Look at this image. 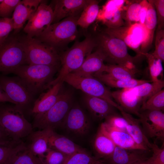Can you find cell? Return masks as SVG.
<instances>
[{
  "label": "cell",
  "instance_id": "obj_20",
  "mask_svg": "<svg viewBox=\"0 0 164 164\" xmlns=\"http://www.w3.org/2000/svg\"><path fill=\"white\" fill-rule=\"evenodd\" d=\"M106 56L99 48L86 58L81 66L72 73L81 76H93V74L104 72Z\"/></svg>",
  "mask_w": 164,
  "mask_h": 164
},
{
  "label": "cell",
  "instance_id": "obj_31",
  "mask_svg": "<svg viewBox=\"0 0 164 164\" xmlns=\"http://www.w3.org/2000/svg\"><path fill=\"white\" fill-rule=\"evenodd\" d=\"M94 76L103 83L111 87L123 89H129L135 87L149 81L134 79L125 81L114 78L106 73H97Z\"/></svg>",
  "mask_w": 164,
  "mask_h": 164
},
{
  "label": "cell",
  "instance_id": "obj_5",
  "mask_svg": "<svg viewBox=\"0 0 164 164\" xmlns=\"http://www.w3.org/2000/svg\"><path fill=\"white\" fill-rule=\"evenodd\" d=\"M97 46L106 56V60L112 64L135 67L134 63L141 57L137 55L132 56L129 54L127 46L121 39L103 32L96 39Z\"/></svg>",
  "mask_w": 164,
  "mask_h": 164
},
{
  "label": "cell",
  "instance_id": "obj_47",
  "mask_svg": "<svg viewBox=\"0 0 164 164\" xmlns=\"http://www.w3.org/2000/svg\"><path fill=\"white\" fill-rule=\"evenodd\" d=\"M6 102H9L13 104L12 101L9 97L0 87V103Z\"/></svg>",
  "mask_w": 164,
  "mask_h": 164
},
{
  "label": "cell",
  "instance_id": "obj_35",
  "mask_svg": "<svg viewBox=\"0 0 164 164\" xmlns=\"http://www.w3.org/2000/svg\"><path fill=\"white\" fill-rule=\"evenodd\" d=\"M25 145L21 140L0 142V164H5L13 154Z\"/></svg>",
  "mask_w": 164,
  "mask_h": 164
},
{
  "label": "cell",
  "instance_id": "obj_9",
  "mask_svg": "<svg viewBox=\"0 0 164 164\" xmlns=\"http://www.w3.org/2000/svg\"><path fill=\"white\" fill-rule=\"evenodd\" d=\"M26 64L21 43L17 37L9 35L0 43V74L12 73L19 66Z\"/></svg>",
  "mask_w": 164,
  "mask_h": 164
},
{
  "label": "cell",
  "instance_id": "obj_27",
  "mask_svg": "<svg viewBox=\"0 0 164 164\" xmlns=\"http://www.w3.org/2000/svg\"><path fill=\"white\" fill-rule=\"evenodd\" d=\"M93 146L99 158L107 159L113 152L116 145L99 127L94 137Z\"/></svg>",
  "mask_w": 164,
  "mask_h": 164
},
{
  "label": "cell",
  "instance_id": "obj_40",
  "mask_svg": "<svg viewBox=\"0 0 164 164\" xmlns=\"http://www.w3.org/2000/svg\"><path fill=\"white\" fill-rule=\"evenodd\" d=\"M152 54L155 58L164 61V29H157L155 50Z\"/></svg>",
  "mask_w": 164,
  "mask_h": 164
},
{
  "label": "cell",
  "instance_id": "obj_24",
  "mask_svg": "<svg viewBox=\"0 0 164 164\" xmlns=\"http://www.w3.org/2000/svg\"><path fill=\"white\" fill-rule=\"evenodd\" d=\"M52 129L46 128L36 132L33 131L27 136L29 142L26 145L27 146L34 154L41 159L49 149L48 139Z\"/></svg>",
  "mask_w": 164,
  "mask_h": 164
},
{
  "label": "cell",
  "instance_id": "obj_12",
  "mask_svg": "<svg viewBox=\"0 0 164 164\" xmlns=\"http://www.w3.org/2000/svg\"><path fill=\"white\" fill-rule=\"evenodd\" d=\"M53 18V10L43 1L28 20L23 30L29 37H38L52 24Z\"/></svg>",
  "mask_w": 164,
  "mask_h": 164
},
{
  "label": "cell",
  "instance_id": "obj_21",
  "mask_svg": "<svg viewBox=\"0 0 164 164\" xmlns=\"http://www.w3.org/2000/svg\"><path fill=\"white\" fill-rule=\"evenodd\" d=\"M43 0H23L16 6L12 17L14 30L16 33L21 29L25 22L30 19Z\"/></svg>",
  "mask_w": 164,
  "mask_h": 164
},
{
  "label": "cell",
  "instance_id": "obj_34",
  "mask_svg": "<svg viewBox=\"0 0 164 164\" xmlns=\"http://www.w3.org/2000/svg\"><path fill=\"white\" fill-rule=\"evenodd\" d=\"M144 56L147 59L149 73L152 82H156L162 80L163 69L162 62L155 57L152 53H145Z\"/></svg>",
  "mask_w": 164,
  "mask_h": 164
},
{
  "label": "cell",
  "instance_id": "obj_3",
  "mask_svg": "<svg viewBox=\"0 0 164 164\" xmlns=\"http://www.w3.org/2000/svg\"><path fill=\"white\" fill-rule=\"evenodd\" d=\"M0 125L14 140H21L33 131L32 126L14 104L0 103Z\"/></svg>",
  "mask_w": 164,
  "mask_h": 164
},
{
  "label": "cell",
  "instance_id": "obj_6",
  "mask_svg": "<svg viewBox=\"0 0 164 164\" xmlns=\"http://www.w3.org/2000/svg\"><path fill=\"white\" fill-rule=\"evenodd\" d=\"M79 17H68L52 24L39 36L36 38L56 50L64 46L76 38Z\"/></svg>",
  "mask_w": 164,
  "mask_h": 164
},
{
  "label": "cell",
  "instance_id": "obj_36",
  "mask_svg": "<svg viewBox=\"0 0 164 164\" xmlns=\"http://www.w3.org/2000/svg\"><path fill=\"white\" fill-rule=\"evenodd\" d=\"M64 164H108L89 154L86 150L68 156Z\"/></svg>",
  "mask_w": 164,
  "mask_h": 164
},
{
  "label": "cell",
  "instance_id": "obj_38",
  "mask_svg": "<svg viewBox=\"0 0 164 164\" xmlns=\"http://www.w3.org/2000/svg\"><path fill=\"white\" fill-rule=\"evenodd\" d=\"M127 8L125 19L128 25L139 23L142 7V0L132 1Z\"/></svg>",
  "mask_w": 164,
  "mask_h": 164
},
{
  "label": "cell",
  "instance_id": "obj_30",
  "mask_svg": "<svg viewBox=\"0 0 164 164\" xmlns=\"http://www.w3.org/2000/svg\"><path fill=\"white\" fill-rule=\"evenodd\" d=\"M99 3L97 0H90L78 19L77 25L87 29L97 19L100 10Z\"/></svg>",
  "mask_w": 164,
  "mask_h": 164
},
{
  "label": "cell",
  "instance_id": "obj_19",
  "mask_svg": "<svg viewBox=\"0 0 164 164\" xmlns=\"http://www.w3.org/2000/svg\"><path fill=\"white\" fill-rule=\"evenodd\" d=\"M149 150L128 149L116 146L108 164H134L147 159Z\"/></svg>",
  "mask_w": 164,
  "mask_h": 164
},
{
  "label": "cell",
  "instance_id": "obj_7",
  "mask_svg": "<svg viewBox=\"0 0 164 164\" xmlns=\"http://www.w3.org/2000/svg\"><path fill=\"white\" fill-rule=\"evenodd\" d=\"M0 87L14 104L24 114L30 112L34 102V96L18 76H0Z\"/></svg>",
  "mask_w": 164,
  "mask_h": 164
},
{
  "label": "cell",
  "instance_id": "obj_13",
  "mask_svg": "<svg viewBox=\"0 0 164 164\" xmlns=\"http://www.w3.org/2000/svg\"><path fill=\"white\" fill-rule=\"evenodd\" d=\"M139 119L146 135L150 138L164 139V114L156 110H146L140 113Z\"/></svg>",
  "mask_w": 164,
  "mask_h": 164
},
{
  "label": "cell",
  "instance_id": "obj_29",
  "mask_svg": "<svg viewBox=\"0 0 164 164\" xmlns=\"http://www.w3.org/2000/svg\"><path fill=\"white\" fill-rule=\"evenodd\" d=\"M5 164H45L42 159L34 154L26 145L9 158Z\"/></svg>",
  "mask_w": 164,
  "mask_h": 164
},
{
  "label": "cell",
  "instance_id": "obj_28",
  "mask_svg": "<svg viewBox=\"0 0 164 164\" xmlns=\"http://www.w3.org/2000/svg\"><path fill=\"white\" fill-rule=\"evenodd\" d=\"M149 5L143 26L146 31L147 39L144 46L141 51L142 55L147 53L152 42L156 27L157 19L155 10L151 0H148Z\"/></svg>",
  "mask_w": 164,
  "mask_h": 164
},
{
  "label": "cell",
  "instance_id": "obj_37",
  "mask_svg": "<svg viewBox=\"0 0 164 164\" xmlns=\"http://www.w3.org/2000/svg\"><path fill=\"white\" fill-rule=\"evenodd\" d=\"M164 109V90L162 89L150 97L142 104L140 109L142 111L156 110L163 111Z\"/></svg>",
  "mask_w": 164,
  "mask_h": 164
},
{
  "label": "cell",
  "instance_id": "obj_16",
  "mask_svg": "<svg viewBox=\"0 0 164 164\" xmlns=\"http://www.w3.org/2000/svg\"><path fill=\"white\" fill-rule=\"evenodd\" d=\"M63 125L69 131L81 135L86 134L90 127L89 121L86 114L77 106H72Z\"/></svg>",
  "mask_w": 164,
  "mask_h": 164
},
{
  "label": "cell",
  "instance_id": "obj_10",
  "mask_svg": "<svg viewBox=\"0 0 164 164\" xmlns=\"http://www.w3.org/2000/svg\"><path fill=\"white\" fill-rule=\"evenodd\" d=\"M63 81L81 91L86 94L106 100L116 108L118 109L119 106L114 100L111 96V92L102 82L93 76H81L71 73L65 77Z\"/></svg>",
  "mask_w": 164,
  "mask_h": 164
},
{
  "label": "cell",
  "instance_id": "obj_44",
  "mask_svg": "<svg viewBox=\"0 0 164 164\" xmlns=\"http://www.w3.org/2000/svg\"><path fill=\"white\" fill-rule=\"evenodd\" d=\"M151 156L147 159L149 164H164V148H159L155 143H151Z\"/></svg>",
  "mask_w": 164,
  "mask_h": 164
},
{
  "label": "cell",
  "instance_id": "obj_8",
  "mask_svg": "<svg viewBox=\"0 0 164 164\" xmlns=\"http://www.w3.org/2000/svg\"><path fill=\"white\" fill-rule=\"evenodd\" d=\"M72 106V94L68 92H60L57 101L52 107L42 115L34 117L33 128L53 129L62 125Z\"/></svg>",
  "mask_w": 164,
  "mask_h": 164
},
{
  "label": "cell",
  "instance_id": "obj_25",
  "mask_svg": "<svg viewBox=\"0 0 164 164\" xmlns=\"http://www.w3.org/2000/svg\"><path fill=\"white\" fill-rule=\"evenodd\" d=\"M49 148L59 151L68 156L85 150L68 138L52 129L48 139Z\"/></svg>",
  "mask_w": 164,
  "mask_h": 164
},
{
  "label": "cell",
  "instance_id": "obj_43",
  "mask_svg": "<svg viewBox=\"0 0 164 164\" xmlns=\"http://www.w3.org/2000/svg\"><path fill=\"white\" fill-rule=\"evenodd\" d=\"M14 29L12 18H0V43L3 41Z\"/></svg>",
  "mask_w": 164,
  "mask_h": 164
},
{
  "label": "cell",
  "instance_id": "obj_26",
  "mask_svg": "<svg viewBox=\"0 0 164 164\" xmlns=\"http://www.w3.org/2000/svg\"><path fill=\"white\" fill-rule=\"evenodd\" d=\"M84 99L87 108L97 119H105L108 116L116 113L115 108L103 99L85 94Z\"/></svg>",
  "mask_w": 164,
  "mask_h": 164
},
{
  "label": "cell",
  "instance_id": "obj_33",
  "mask_svg": "<svg viewBox=\"0 0 164 164\" xmlns=\"http://www.w3.org/2000/svg\"><path fill=\"white\" fill-rule=\"evenodd\" d=\"M149 82H146L128 89L140 97L143 103L150 97L162 89L164 86L163 80L151 83Z\"/></svg>",
  "mask_w": 164,
  "mask_h": 164
},
{
  "label": "cell",
  "instance_id": "obj_39",
  "mask_svg": "<svg viewBox=\"0 0 164 164\" xmlns=\"http://www.w3.org/2000/svg\"><path fill=\"white\" fill-rule=\"evenodd\" d=\"M69 156L49 148L42 159L45 164H64Z\"/></svg>",
  "mask_w": 164,
  "mask_h": 164
},
{
  "label": "cell",
  "instance_id": "obj_49",
  "mask_svg": "<svg viewBox=\"0 0 164 164\" xmlns=\"http://www.w3.org/2000/svg\"><path fill=\"white\" fill-rule=\"evenodd\" d=\"M2 0H0V2H2Z\"/></svg>",
  "mask_w": 164,
  "mask_h": 164
},
{
  "label": "cell",
  "instance_id": "obj_42",
  "mask_svg": "<svg viewBox=\"0 0 164 164\" xmlns=\"http://www.w3.org/2000/svg\"><path fill=\"white\" fill-rule=\"evenodd\" d=\"M20 0H2L0 2V18H10Z\"/></svg>",
  "mask_w": 164,
  "mask_h": 164
},
{
  "label": "cell",
  "instance_id": "obj_45",
  "mask_svg": "<svg viewBox=\"0 0 164 164\" xmlns=\"http://www.w3.org/2000/svg\"><path fill=\"white\" fill-rule=\"evenodd\" d=\"M155 7L157 19V29L164 28V0H151Z\"/></svg>",
  "mask_w": 164,
  "mask_h": 164
},
{
  "label": "cell",
  "instance_id": "obj_4",
  "mask_svg": "<svg viewBox=\"0 0 164 164\" xmlns=\"http://www.w3.org/2000/svg\"><path fill=\"white\" fill-rule=\"evenodd\" d=\"M17 38L25 52L27 64L58 67L60 56L55 48L36 38L27 35Z\"/></svg>",
  "mask_w": 164,
  "mask_h": 164
},
{
  "label": "cell",
  "instance_id": "obj_17",
  "mask_svg": "<svg viewBox=\"0 0 164 164\" xmlns=\"http://www.w3.org/2000/svg\"><path fill=\"white\" fill-rule=\"evenodd\" d=\"M115 102L126 112L138 117L143 104L142 99L128 89H123L111 92Z\"/></svg>",
  "mask_w": 164,
  "mask_h": 164
},
{
  "label": "cell",
  "instance_id": "obj_22",
  "mask_svg": "<svg viewBox=\"0 0 164 164\" xmlns=\"http://www.w3.org/2000/svg\"><path fill=\"white\" fill-rule=\"evenodd\" d=\"M118 109L126 121V131L135 142L145 149L151 150V143L145 135L139 120L134 118L120 107Z\"/></svg>",
  "mask_w": 164,
  "mask_h": 164
},
{
  "label": "cell",
  "instance_id": "obj_23",
  "mask_svg": "<svg viewBox=\"0 0 164 164\" xmlns=\"http://www.w3.org/2000/svg\"><path fill=\"white\" fill-rule=\"evenodd\" d=\"M99 127L116 146L128 149L146 150L137 144L126 131L112 127L104 122L102 123Z\"/></svg>",
  "mask_w": 164,
  "mask_h": 164
},
{
  "label": "cell",
  "instance_id": "obj_41",
  "mask_svg": "<svg viewBox=\"0 0 164 164\" xmlns=\"http://www.w3.org/2000/svg\"><path fill=\"white\" fill-rule=\"evenodd\" d=\"M104 122L109 126L120 130L126 131V121L124 118L116 113L111 114L105 118Z\"/></svg>",
  "mask_w": 164,
  "mask_h": 164
},
{
  "label": "cell",
  "instance_id": "obj_15",
  "mask_svg": "<svg viewBox=\"0 0 164 164\" xmlns=\"http://www.w3.org/2000/svg\"><path fill=\"white\" fill-rule=\"evenodd\" d=\"M90 0H54L53 18L52 24L72 16H79Z\"/></svg>",
  "mask_w": 164,
  "mask_h": 164
},
{
  "label": "cell",
  "instance_id": "obj_18",
  "mask_svg": "<svg viewBox=\"0 0 164 164\" xmlns=\"http://www.w3.org/2000/svg\"><path fill=\"white\" fill-rule=\"evenodd\" d=\"M63 82H59L51 86L47 92L43 94L35 101L30 112L34 117H39L45 113L56 103Z\"/></svg>",
  "mask_w": 164,
  "mask_h": 164
},
{
  "label": "cell",
  "instance_id": "obj_46",
  "mask_svg": "<svg viewBox=\"0 0 164 164\" xmlns=\"http://www.w3.org/2000/svg\"><path fill=\"white\" fill-rule=\"evenodd\" d=\"M12 140L0 125V142H6Z\"/></svg>",
  "mask_w": 164,
  "mask_h": 164
},
{
  "label": "cell",
  "instance_id": "obj_1",
  "mask_svg": "<svg viewBox=\"0 0 164 164\" xmlns=\"http://www.w3.org/2000/svg\"><path fill=\"white\" fill-rule=\"evenodd\" d=\"M97 46L96 40L91 36L86 37L81 42L76 41L70 48L60 56L61 67L58 75L48 84L50 87L60 81L65 77L78 69L84 60Z\"/></svg>",
  "mask_w": 164,
  "mask_h": 164
},
{
  "label": "cell",
  "instance_id": "obj_11",
  "mask_svg": "<svg viewBox=\"0 0 164 164\" xmlns=\"http://www.w3.org/2000/svg\"><path fill=\"white\" fill-rule=\"evenodd\" d=\"M103 32L121 39L127 46L135 51L137 55L143 56L141 55L140 47L145 40L146 34L140 24L135 23L116 28H107Z\"/></svg>",
  "mask_w": 164,
  "mask_h": 164
},
{
  "label": "cell",
  "instance_id": "obj_2",
  "mask_svg": "<svg viewBox=\"0 0 164 164\" xmlns=\"http://www.w3.org/2000/svg\"><path fill=\"white\" fill-rule=\"evenodd\" d=\"M58 66L44 65L24 64L12 73L19 77L34 96L47 88L56 72Z\"/></svg>",
  "mask_w": 164,
  "mask_h": 164
},
{
  "label": "cell",
  "instance_id": "obj_14",
  "mask_svg": "<svg viewBox=\"0 0 164 164\" xmlns=\"http://www.w3.org/2000/svg\"><path fill=\"white\" fill-rule=\"evenodd\" d=\"M125 0H108L100 10L97 19L101 22L108 28H116L125 26L122 7Z\"/></svg>",
  "mask_w": 164,
  "mask_h": 164
},
{
  "label": "cell",
  "instance_id": "obj_48",
  "mask_svg": "<svg viewBox=\"0 0 164 164\" xmlns=\"http://www.w3.org/2000/svg\"><path fill=\"white\" fill-rule=\"evenodd\" d=\"M148 159L139 162L134 164H149L147 160Z\"/></svg>",
  "mask_w": 164,
  "mask_h": 164
},
{
  "label": "cell",
  "instance_id": "obj_32",
  "mask_svg": "<svg viewBox=\"0 0 164 164\" xmlns=\"http://www.w3.org/2000/svg\"><path fill=\"white\" fill-rule=\"evenodd\" d=\"M138 72L135 67L115 64L106 65L104 70V72L114 78L125 81L135 79V75Z\"/></svg>",
  "mask_w": 164,
  "mask_h": 164
}]
</instances>
